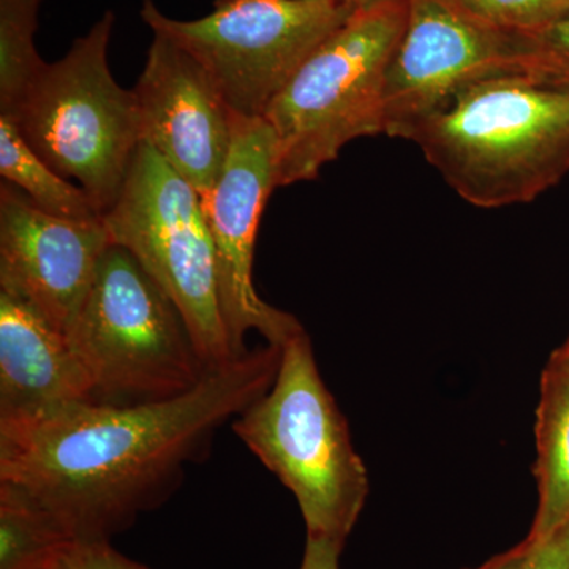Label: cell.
I'll list each match as a JSON object with an SVG mask.
<instances>
[{"instance_id": "cell-1", "label": "cell", "mask_w": 569, "mask_h": 569, "mask_svg": "<svg viewBox=\"0 0 569 569\" xmlns=\"http://www.w3.org/2000/svg\"><path fill=\"white\" fill-rule=\"evenodd\" d=\"M280 356L272 343L247 350L162 402H67L0 418V481L36 498L74 541H111L173 496L217 430L271 388Z\"/></svg>"}, {"instance_id": "cell-2", "label": "cell", "mask_w": 569, "mask_h": 569, "mask_svg": "<svg viewBox=\"0 0 569 569\" xmlns=\"http://www.w3.org/2000/svg\"><path fill=\"white\" fill-rule=\"evenodd\" d=\"M402 140L467 203H530L569 173V82L535 69L471 82Z\"/></svg>"}, {"instance_id": "cell-3", "label": "cell", "mask_w": 569, "mask_h": 569, "mask_svg": "<svg viewBox=\"0 0 569 569\" xmlns=\"http://www.w3.org/2000/svg\"><path fill=\"white\" fill-rule=\"evenodd\" d=\"M233 430L293 493L307 537L346 546L365 509L369 478L305 329L283 343L271 388L233 419Z\"/></svg>"}, {"instance_id": "cell-4", "label": "cell", "mask_w": 569, "mask_h": 569, "mask_svg": "<svg viewBox=\"0 0 569 569\" xmlns=\"http://www.w3.org/2000/svg\"><path fill=\"white\" fill-rule=\"evenodd\" d=\"M408 11L410 0L356 9L269 104L279 187L312 181L348 142L385 134V86Z\"/></svg>"}, {"instance_id": "cell-5", "label": "cell", "mask_w": 569, "mask_h": 569, "mask_svg": "<svg viewBox=\"0 0 569 569\" xmlns=\"http://www.w3.org/2000/svg\"><path fill=\"white\" fill-rule=\"evenodd\" d=\"M114 13L47 63L9 116L41 159L73 179L100 213L114 206L138 146L141 121L133 89L108 63Z\"/></svg>"}, {"instance_id": "cell-6", "label": "cell", "mask_w": 569, "mask_h": 569, "mask_svg": "<svg viewBox=\"0 0 569 569\" xmlns=\"http://www.w3.org/2000/svg\"><path fill=\"white\" fill-rule=\"evenodd\" d=\"M67 337L91 378L93 402H162L192 391L212 370L173 299L121 246L103 254Z\"/></svg>"}, {"instance_id": "cell-7", "label": "cell", "mask_w": 569, "mask_h": 569, "mask_svg": "<svg viewBox=\"0 0 569 569\" xmlns=\"http://www.w3.org/2000/svg\"><path fill=\"white\" fill-rule=\"evenodd\" d=\"M112 244L137 258L173 299L209 369L241 358L222 307L203 198L159 152L141 141L114 206L103 213Z\"/></svg>"}, {"instance_id": "cell-8", "label": "cell", "mask_w": 569, "mask_h": 569, "mask_svg": "<svg viewBox=\"0 0 569 569\" xmlns=\"http://www.w3.org/2000/svg\"><path fill=\"white\" fill-rule=\"evenodd\" d=\"M359 7L340 0H216L208 17L181 21L144 0L141 18L204 67L236 114L263 118L302 63Z\"/></svg>"}, {"instance_id": "cell-9", "label": "cell", "mask_w": 569, "mask_h": 569, "mask_svg": "<svg viewBox=\"0 0 569 569\" xmlns=\"http://www.w3.org/2000/svg\"><path fill=\"white\" fill-rule=\"evenodd\" d=\"M535 66L530 33L492 28L443 0H410L385 86V134L402 138L471 82Z\"/></svg>"}, {"instance_id": "cell-10", "label": "cell", "mask_w": 569, "mask_h": 569, "mask_svg": "<svg viewBox=\"0 0 569 569\" xmlns=\"http://www.w3.org/2000/svg\"><path fill=\"white\" fill-rule=\"evenodd\" d=\"M277 183V141L264 118L236 114L233 144L219 181L203 197L216 252L220 307L236 353L257 331L272 346L301 332L291 313L268 305L253 284V253L261 216Z\"/></svg>"}, {"instance_id": "cell-11", "label": "cell", "mask_w": 569, "mask_h": 569, "mask_svg": "<svg viewBox=\"0 0 569 569\" xmlns=\"http://www.w3.org/2000/svg\"><path fill=\"white\" fill-rule=\"evenodd\" d=\"M112 244L102 219L52 216L17 187L0 186V291L69 335Z\"/></svg>"}, {"instance_id": "cell-12", "label": "cell", "mask_w": 569, "mask_h": 569, "mask_svg": "<svg viewBox=\"0 0 569 569\" xmlns=\"http://www.w3.org/2000/svg\"><path fill=\"white\" fill-rule=\"evenodd\" d=\"M133 92L142 141L206 197L230 156L236 122L211 74L173 40L153 33Z\"/></svg>"}, {"instance_id": "cell-13", "label": "cell", "mask_w": 569, "mask_h": 569, "mask_svg": "<svg viewBox=\"0 0 569 569\" xmlns=\"http://www.w3.org/2000/svg\"><path fill=\"white\" fill-rule=\"evenodd\" d=\"M93 402L92 381L69 337L0 291V418Z\"/></svg>"}, {"instance_id": "cell-14", "label": "cell", "mask_w": 569, "mask_h": 569, "mask_svg": "<svg viewBox=\"0 0 569 569\" xmlns=\"http://www.w3.org/2000/svg\"><path fill=\"white\" fill-rule=\"evenodd\" d=\"M538 509L527 541L552 537L569 522V376L548 362L537 408Z\"/></svg>"}, {"instance_id": "cell-15", "label": "cell", "mask_w": 569, "mask_h": 569, "mask_svg": "<svg viewBox=\"0 0 569 569\" xmlns=\"http://www.w3.org/2000/svg\"><path fill=\"white\" fill-rule=\"evenodd\" d=\"M77 545L59 520L26 490L0 481V569L61 567Z\"/></svg>"}, {"instance_id": "cell-16", "label": "cell", "mask_w": 569, "mask_h": 569, "mask_svg": "<svg viewBox=\"0 0 569 569\" xmlns=\"http://www.w3.org/2000/svg\"><path fill=\"white\" fill-rule=\"evenodd\" d=\"M0 176L52 216L73 220L102 219L88 193L44 162L9 116L3 114H0Z\"/></svg>"}, {"instance_id": "cell-17", "label": "cell", "mask_w": 569, "mask_h": 569, "mask_svg": "<svg viewBox=\"0 0 569 569\" xmlns=\"http://www.w3.org/2000/svg\"><path fill=\"white\" fill-rule=\"evenodd\" d=\"M44 0H0V114H10L48 62L36 47Z\"/></svg>"}, {"instance_id": "cell-18", "label": "cell", "mask_w": 569, "mask_h": 569, "mask_svg": "<svg viewBox=\"0 0 569 569\" xmlns=\"http://www.w3.org/2000/svg\"><path fill=\"white\" fill-rule=\"evenodd\" d=\"M473 20L503 31L531 33L569 13V0H443Z\"/></svg>"}, {"instance_id": "cell-19", "label": "cell", "mask_w": 569, "mask_h": 569, "mask_svg": "<svg viewBox=\"0 0 569 569\" xmlns=\"http://www.w3.org/2000/svg\"><path fill=\"white\" fill-rule=\"evenodd\" d=\"M533 41L535 70L569 82V13L530 33Z\"/></svg>"}, {"instance_id": "cell-20", "label": "cell", "mask_w": 569, "mask_h": 569, "mask_svg": "<svg viewBox=\"0 0 569 569\" xmlns=\"http://www.w3.org/2000/svg\"><path fill=\"white\" fill-rule=\"evenodd\" d=\"M66 569H151L118 552L110 541L77 542L63 559Z\"/></svg>"}, {"instance_id": "cell-21", "label": "cell", "mask_w": 569, "mask_h": 569, "mask_svg": "<svg viewBox=\"0 0 569 569\" xmlns=\"http://www.w3.org/2000/svg\"><path fill=\"white\" fill-rule=\"evenodd\" d=\"M530 545L522 569H569V522L552 537Z\"/></svg>"}, {"instance_id": "cell-22", "label": "cell", "mask_w": 569, "mask_h": 569, "mask_svg": "<svg viewBox=\"0 0 569 569\" xmlns=\"http://www.w3.org/2000/svg\"><path fill=\"white\" fill-rule=\"evenodd\" d=\"M343 545L328 538L307 537L305 559L299 569H340Z\"/></svg>"}, {"instance_id": "cell-23", "label": "cell", "mask_w": 569, "mask_h": 569, "mask_svg": "<svg viewBox=\"0 0 569 569\" xmlns=\"http://www.w3.org/2000/svg\"><path fill=\"white\" fill-rule=\"evenodd\" d=\"M530 549V542L523 539V541L519 542L515 548L498 553V556L492 557V559L479 565L478 568L470 569H522L527 557H529Z\"/></svg>"}, {"instance_id": "cell-24", "label": "cell", "mask_w": 569, "mask_h": 569, "mask_svg": "<svg viewBox=\"0 0 569 569\" xmlns=\"http://www.w3.org/2000/svg\"><path fill=\"white\" fill-rule=\"evenodd\" d=\"M549 361L553 362L557 367H560V369L569 376V337L563 346L557 348V350L550 355Z\"/></svg>"}, {"instance_id": "cell-25", "label": "cell", "mask_w": 569, "mask_h": 569, "mask_svg": "<svg viewBox=\"0 0 569 569\" xmlns=\"http://www.w3.org/2000/svg\"><path fill=\"white\" fill-rule=\"evenodd\" d=\"M340 2L355 3V6H366V3L376 2V0H340Z\"/></svg>"}, {"instance_id": "cell-26", "label": "cell", "mask_w": 569, "mask_h": 569, "mask_svg": "<svg viewBox=\"0 0 569 569\" xmlns=\"http://www.w3.org/2000/svg\"><path fill=\"white\" fill-rule=\"evenodd\" d=\"M51 569H66V567H63V563L61 565V567H58V568H51Z\"/></svg>"}]
</instances>
